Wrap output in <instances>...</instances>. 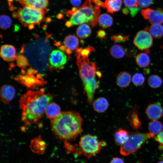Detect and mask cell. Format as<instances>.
<instances>
[{
    "mask_svg": "<svg viewBox=\"0 0 163 163\" xmlns=\"http://www.w3.org/2000/svg\"><path fill=\"white\" fill-rule=\"evenodd\" d=\"M53 98L50 94L41 90L30 91L23 95L19 102L22 121L26 125L37 122Z\"/></svg>",
    "mask_w": 163,
    "mask_h": 163,
    "instance_id": "6da1fadb",
    "label": "cell"
},
{
    "mask_svg": "<svg viewBox=\"0 0 163 163\" xmlns=\"http://www.w3.org/2000/svg\"><path fill=\"white\" fill-rule=\"evenodd\" d=\"M82 123L80 114L75 111L61 112L51 121L56 135L61 139L70 141L75 140L81 133Z\"/></svg>",
    "mask_w": 163,
    "mask_h": 163,
    "instance_id": "7a4b0ae2",
    "label": "cell"
},
{
    "mask_svg": "<svg viewBox=\"0 0 163 163\" xmlns=\"http://www.w3.org/2000/svg\"><path fill=\"white\" fill-rule=\"evenodd\" d=\"M76 55V63L79 75L84 86L87 101L89 104H92L96 90L99 86V84L95 78L96 65L90 61L88 56H82L77 53Z\"/></svg>",
    "mask_w": 163,
    "mask_h": 163,
    "instance_id": "3957f363",
    "label": "cell"
},
{
    "mask_svg": "<svg viewBox=\"0 0 163 163\" xmlns=\"http://www.w3.org/2000/svg\"><path fill=\"white\" fill-rule=\"evenodd\" d=\"M91 0H86L79 8L74 7L66 12L71 25L87 23L96 26L100 13V7L93 5Z\"/></svg>",
    "mask_w": 163,
    "mask_h": 163,
    "instance_id": "277c9868",
    "label": "cell"
},
{
    "mask_svg": "<svg viewBox=\"0 0 163 163\" xmlns=\"http://www.w3.org/2000/svg\"><path fill=\"white\" fill-rule=\"evenodd\" d=\"M106 145L105 142L100 141L96 136L87 134L80 138L78 145H72L71 152L90 158L98 153Z\"/></svg>",
    "mask_w": 163,
    "mask_h": 163,
    "instance_id": "5b68a950",
    "label": "cell"
},
{
    "mask_svg": "<svg viewBox=\"0 0 163 163\" xmlns=\"http://www.w3.org/2000/svg\"><path fill=\"white\" fill-rule=\"evenodd\" d=\"M154 136L150 133H142L136 131L129 133L127 139L120 145V154L126 156L136 152L147 140Z\"/></svg>",
    "mask_w": 163,
    "mask_h": 163,
    "instance_id": "8992f818",
    "label": "cell"
},
{
    "mask_svg": "<svg viewBox=\"0 0 163 163\" xmlns=\"http://www.w3.org/2000/svg\"><path fill=\"white\" fill-rule=\"evenodd\" d=\"M17 18L25 27L40 24L45 12L43 11L29 7L18 8L17 10Z\"/></svg>",
    "mask_w": 163,
    "mask_h": 163,
    "instance_id": "52a82bcc",
    "label": "cell"
},
{
    "mask_svg": "<svg viewBox=\"0 0 163 163\" xmlns=\"http://www.w3.org/2000/svg\"><path fill=\"white\" fill-rule=\"evenodd\" d=\"M153 42L152 37L145 30L138 32L133 40L134 45L140 50H148L152 46Z\"/></svg>",
    "mask_w": 163,
    "mask_h": 163,
    "instance_id": "ba28073f",
    "label": "cell"
},
{
    "mask_svg": "<svg viewBox=\"0 0 163 163\" xmlns=\"http://www.w3.org/2000/svg\"><path fill=\"white\" fill-rule=\"evenodd\" d=\"M141 14L143 18L152 24L163 23V10L161 8L156 9L146 8L142 10Z\"/></svg>",
    "mask_w": 163,
    "mask_h": 163,
    "instance_id": "9c48e42d",
    "label": "cell"
},
{
    "mask_svg": "<svg viewBox=\"0 0 163 163\" xmlns=\"http://www.w3.org/2000/svg\"><path fill=\"white\" fill-rule=\"evenodd\" d=\"M50 65L56 68H61L66 64L67 61L66 54L59 50H53L50 53L49 58Z\"/></svg>",
    "mask_w": 163,
    "mask_h": 163,
    "instance_id": "30bf717a",
    "label": "cell"
},
{
    "mask_svg": "<svg viewBox=\"0 0 163 163\" xmlns=\"http://www.w3.org/2000/svg\"><path fill=\"white\" fill-rule=\"evenodd\" d=\"M145 113L149 120H158L163 116V108L159 103L155 102L150 104L146 109Z\"/></svg>",
    "mask_w": 163,
    "mask_h": 163,
    "instance_id": "8fae6325",
    "label": "cell"
},
{
    "mask_svg": "<svg viewBox=\"0 0 163 163\" xmlns=\"http://www.w3.org/2000/svg\"><path fill=\"white\" fill-rule=\"evenodd\" d=\"M20 4L24 7H29L43 11H48V0H19Z\"/></svg>",
    "mask_w": 163,
    "mask_h": 163,
    "instance_id": "7c38bea8",
    "label": "cell"
},
{
    "mask_svg": "<svg viewBox=\"0 0 163 163\" xmlns=\"http://www.w3.org/2000/svg\"><path fill=\"white\" fill-rule=\"evenodd\" d=\"M0 56L4 60L7 62L14 61L17 57L15 48L10 45H4L1 46Z\"/></svg>",
    "mask_w": 163,
    "mask_h": 163,
    "instance_id": "4fadbf2b",
    "label": "cell"
},
{
    "mask_svg": "<svg viewBox=\"0 0 163 163\" xmlns=\"http://www.w3.org/2000/svg\"><path fill=\"white\" fill-rule=\"evenodd\" d=\"M15 94V90L12 86L9 85L2 86L0 90V98L3 102L9 103L14 98Z\"/></svg>",
    "mask_w": 163,
    "mask_h": 163,
    "instance_id": "5bb4252c",
    "label": "cell"
},
{
    "mask_svg": "<svg viewBox=\"0 0 163 163\" xmlns=\"http://www.w3.org/2000/svg\"><path fill=\"white\" fill-rule=\"evenodd\" d=\"M137 109L136 107L135 106L128 116V119L130 125L134 129L136 130L140 129L141 126Z\"/></svg>",
    "mask_w": 163,
    "mask_h": 163,
    "instance_id": "9a60e30c",
    "label": "cell"
},
{
    "mask_svg": "<svg viewBox=\"0 0 163 163\" xmlns=\"http://www.w3.org/2000/svg\"><path fill=\"white\" fill-rule=\"evenodd\" d=\"M132 80L131 75L128 72L123 71L120 72L116 78L118 86L121 88H126L130 85Z\"/></svg>",
    "mask_w": 163,
    "mask_h": 163,
    "instance_id": "2e32d148",
    "label": "cell"
},
{
    "mask_svg": "<svg viewBox=\"0 0 163 163\" xmlns=\"http://www.w3.org/2000/svg\"><path fill=\"white\" fill-rule=\"evenodd\" d=\"M31 74L20 75L18 77V80L21 83L29 87H34L36 85H41L42 82L31 75Z\"/></svg>",
    "mask_w": 163,
    "mask_h": 163,
    "instance_id": "e0dca14e",
    "label": "cell"
},
{
    "mask_svg": "<svg viewBox=\"0 0 163 163\" xmlns=\"http://www.w3.org/2000/svg\"><path fill=\"white\" fill-rule=\"evenodd\" d=\"M45 112L48 118L52 119L57 117L61 113L59 106L54 102H50L48 105Z\"/></svg>",
    "mask_w": 163,
    "mask_h": 163,
    "instance_id": "ac0fdd59",
    "label": "cell"
},
{
    "mask_svg": "<svg viewBox=\"0 0 163 163\" xmlns=\"http://www.w3.org/2000/svg\"><path fill=\"white\" fill-rule=\"evenodd\" d=\"M94 110L98 113H103L106 110L109 106L107 100L103 97H99L93 101L92 103Z\"/></svg>",
    "mask_w": 163,
    "mask_h": 163,
    "instance_id": "d6986e66",
    "label": "cell"
},
{
    "mask_svg": "<svg viewBox=\"0 0 163 163\" xmlns=\"http://www.w3.org/2000/svg\"><path fill=\"white\" fill-rule=\"evenodd\" d=\"M145 30L155 38H160L163 37V26L161 24H152L149 27H146Z\"/></svg>",
    "mask_w": 163,
    "mask_h": 163,
    "instance_id": "ffe728a7",
    "label": "cell"
},
{
    "mask_svg": "<svg viewBox=\"0 0 163 163\" xmlns=\"http://www.w3.org/2000/svg\"><path fill=\"white\" fill-rule=\"evenodd\" d=\"M104 3L107 12L113 14L120 10L122 5V1L121 0H106Z\"/></svg>",
    "mask_w": 163,
    "mask_h": 163,
    "instance_id": "44dd1931",
    "label": "cell"
},
{
    "mask_svg": "<svg viewBox=\"0 0 163 163\" xmlns=\"http://www.w3.org/2000/svg\"><path fill=\"white\" fill-rule=\"evenodd\" d=\"M63 43L64 46L67 49L74 50L78 48L79 41L75 36L69 34L65 37Z\"/></svg>",
    "mask_w": 163,
    "mask_h": 163,
    "instance_id": "7402d4cb",
    "label": "cell"
},
{
    "mask_svg": "<svg viewBox=\"0 0 163 163\" xmlns=\"http://www.w3.org/2000/svg\"><path fill=\"white\" fill-rule=\"evenodd\" d=\"M135 61L137 65L141 68L148 67L150 62V58L145 53H140L136 56Z\"/></svg>",
    "mask_w": 163,
    "mask_h": 163,
    "instance_id": "603a6c76",
    "label": "cell"
},
{
    "mask_svg": "<svg viewBox=\"0 0 163 163\" xmlns=\"http://www.w3.org/2000/svg\"><path fill=\"white\" fill-rule=\"evenodd\" d=\"M91 33L90 27L86 24H80L78 27L76 34L77 36L81 39H85L88 37Z\"/></svg>",
    "mask_w": 163,
    "mask_h": 163,
    "instance_id": "cb8c5ba5",
    "label": "cell"
},
{
    "mask_svg": "<svg viewBox=\"0 0 163 163\" xmlns=\"http://www.w3.org/2000/svg\"><path fill=\"white\" fill-rule=\"evenodd\" d=\"M129 133L126 131L120 129L115 133L114 140L116 144L118 145H121L127 139Z\"/></svg>",
    "mask_w": 163,
    "mask_h": 163,
    "instance_id": "d4e9b609",
    "label": "cell"
},
{
    "mask_svg": "<svg viewBox=\"0 0 163 163\" xmlns=\"http://www.w3.org/2000/svg\"><path fill=\"white\" fill-rule=\"evenodd\" d=\"M113 19L110 15L104 13L100 15L98 22L100 26L105 29L111 27L113 24Z\"/></svg>",
    "mask_w": 163,
    "mask_h": 163,
    "instance_id": "484cf974",
    "label": "cell"
},
{
    "mask_svg": "<svg viewBox=\"0 0 163 163\" xmlns=\"http://www.w3.org/2000/svg\"><path fill=\"white\" fill-rule=\"evenodd\" d=\"M110 53L113 57L119 59L124 56L126 52L122 46L118 44H115L110 48Z\"/></svg>",
    "mask_w": 163,
    "mask_h": 163,
    "instance_id": "4316f807",
    "label": "cell"
},
{
    "mask_svg": "<svg viewBox=\"0 0 163 163\" xmlns=\"http://www.w3.org/2000/svg\"><path fill=\"white\" fill-rule=\"evenodd\" d=\"M148 129L149 133L157 135L160 133L163 129L162 123L158 120L150 121L148 125Z\"/></svg>",
    "mask_w": 163,
    "mask_h": 163,
    "instance_id": "83f0119b",
    "label": "cell"
},
{
    "mask_svg": "<svg viewBox=\"0 0 163 163\" xmlns=\"http://www.w3.org/2000/svg\"><path fill=\"white\" fill-rule=\"evenodd\" d=\"M148 83L150 87L153 88H157L161 86L162 83V80L161 78L158 75H152L148 78Z\"/></svg>",
    "mask_w": 163,
    "mask_h": 163,
    "instance_id": "f1b7e54d",
    "label": "cell"
},
{
    "mask_svg": "<svg viewBox=\"0 0 163 163\" xmlns=\"http://www.w3.org/2000/svg\"><path fill=\"white\" fill-rule=\"evenodd\" d=\"M12 21L8 16L2 15L0 16V25L1 28L3 30L9 28L11 26Z\"/></svg>",
    "mask_w": 163,
    "mask_h": 163,
    "instance_id": "f546056e",
    "label": "cell"
},
{
    "mask_svg": "<svg viewBox=\"0 0 163 163\" xmlns=\"http://www.w3.org/2000/svg\"><path fill=\"white\" fill-rule=\"evenodd\" d=\"M145 80V77L141 73H136L134 74L132 78L133 83L137 86L142 85L144 83Z\"/></svg>",
    "mask_w": 163,
    "mask_h": 163,
    "instance_id": "4dcf8cb0",
    "label": "cell"
},
{
    "mask_svg": "<svg viewBox=\"0 0 163 163\" xmlns=\"http://www.w3.org/2000/svg\"><path fill=\"white\" fill-rule=\"evenodd\" d=\"M16 59L17 66L20 68L25 67L28 65L27 58L23 55L17 56Z\"/></svg>",
    "mask_w": 163,
    "mask_h": 163,
    "instance_id": "1f68e13d",
    "label": "cell"
},
{
    "mask_svg": "<svg viewBox=\"0 0 163 163\" xmlns=\"http://www.w3.org/2000/svg\"><path fill=\"white\" fill-rule=\"evenodd\" d=\"M94 48L91 46H89L85 49L78 48L76 49V53H79L82 56H87L89 55L91 51H94Z\"/></svg>",
    "mask_w": 163,
    "mask_h": 163,
    "instance_id": "d6a6232c",
    "label": "cell"
},
{
    "mask_svg": "<svg viewBox=\"0 0 163 163\" xmlns=\"http://www.w3.org/2000/svg\"><path fill=\"white\" fill-rule=\"evenodd\" d=\"M125 5L127 7L133 8L138 6V0H123Z\"/></svg>",
    "mask_w": 163,
    "mask_h": 163,
    "instance_id": "836d02e7",
    "label": "cell"
},
{
    "mask_svg": "<svg viewBox=\"0 0 163 163\" xmlns=\"http://www.w3.org/2000/svg\"><path fill=\"white\" fill-rule=\"evenodd\" d=\"M129 37L128 36H123L121 34H119L117 35H114L111 37V38L115 43L120 42L126 41L127 39Z\"/></svg>",
    "mask_w": 163,
    "mask_h": 163,
    "instance_id": "e575fe53",
    "label": "cell"
},
{
    "mask_svg": "<svg viewBox=\"0 0 163 163\" xmlns=\"http://www.w3.org/2000/svg\"><path fill=\"white\" fill-rule=\"evenodd\" d=\"M153 0H138V4L141 8H146L152 4Z\"/></svg>",
    "mask_w": 163,
    "mask_h": 163,
    "instance_id": "d590c367",
    "label": "cell"
},
{
    "mask_svg": "<svg viewBox=\"0 0 163 163\" xmlns=\"http://www.w3.org/2000/svg\"><path fill=\"white\" fill-rule=\"evenodd\" d=\"M154 139L160 146L163 147V129L160 133L155 136Z\"/></svg>",
    "mask_w": 163,
    "mask_h": 163,
    "instance_id": "8d00e7d4",
    "label": "cell"
},
{
    "mask_svg": "<svg viewBox=\"0 0 163 163\" xmlns=\"http://www.w3.org/2000/svg\"><path fill=\"white\" fill-rule=\"evenodd\" d=\"M71 3L75 7H79L82 2V0H70Z\"/></svg>",
    "mask_w": 163,
    "mask_h": 163,
    "instance_id": "74e56055",
    "label": "cell"
},
{
    "mask_svg": "<svg viewBox=\"0 0 163 163\" xmlns=\"http://www.w3.org/2000/svg\"><path fill=\"white\" fill-rule=\"evenodd\" d=\"M96 5L100 7L104 8L105 7L104 3H103L101 0H91Z\"/></svg>",
    "mask_w": 163,
    "mask_h": 163,
    "instance_id": "f35d334b",
    "label": "cell"
},
{
    "mask_svg": "<svg viewBox=\"0 0 163 163\" xmlns=\"http://www.w3.org/2000/svg\"><path fill=\"white\" fill-rule=\"evenodd\" d=\"M97 35L101 38H104L106 35V33L105 31L103 30H99L97 33Z\"/></svg>",
    "mask_w": 163,
    "mask_h": 163,
    "instance_id": "ab89813d",
    "label": "cell"
},
{
    "mask_svg": "<svg viewBox=\"0 0 163 163\" xmlns=\"http://www.w3.org/2000/svg\"><path fill=\"white\" fill-rule=\"evenodd\" d=\"M110 163H124L123 160L118 157L113 158L110 161Z\"/></svg>",
    "mask_w": 163,
    "mask_h": 163,
    "instance_id": "60d3db41",
    "label": "cell"
},
{
    "mask_svg": "<svg viewBox=\"0 0 163 163\" xmlns=\"http://www.w3.org/2000/svg\"><path fill=\"white\" fill-rule=\"evenodd\" d=\"M96 74H97V75L100 78L101 77V72L99 71H96Z\"/></svg>",
    "mask_w": 163,
    "mask_h": 163,
    "instance_id": "b9f144b4",
    "label": "cell"
},
{
    "mask_svg": "<svg viewBox=\"0 0 163 163\" xmlns=\"http://www.w3.org/2000/svg\"><path fill=\"white\" fill-rule=\"evenodd\" d=\"M60 49L62 51H66V47L65 46H62L60 47Z\"/></svg>",
    "mask_w": 163,
    "mask_h": 163,
    "instance_id": "7bdbcfd3",
    "label": "cell"
},
{
    "mask_svg": "<svg viewBox=\"0 0 163 163\" xmlns=\"http://www.w3.org/2000/svg\"><path fill=\"white\" fill-rule=\"evenodd\" d=\"M128 12V10L126 8H124L123 10V14H126Z\"/></svg>",
    "mask_w": 163,
    "mask_h": 163,
    "instance_id": "ee69618b",
    "label": "cell"
},
{
    "mask_svg": "<svg viewBox=\"0 0 163 163\" xmlns=\"http://www.w3.org/2000/svg\"><path fill=\"white\" fill-rule=\"evenodd\" d=\"M63 17V15L62 14L59 13V14L57 16V18L58 19H61Z\"/></svg>",
    "mask_w": 163,
    "mask_h": 163,
    "instance_id": "f6af8a7d",
    "label": "cell"
},
{
    "mask_svg": "<svg viewBox=\"0 0 163 163\" xmlns=\"http://www.w3.org/2000/svg\"><path fill=\"white\" fill-rule=\"evenodd\" d=\"M157 163H163V156H162L160 158V160Z\"/></svg>",
    "mask_w": 163,
    "mask_h": 163,
    "instance_id": "bcb514c9",
    "label": "cell"
},
{
    "mask_svg": "<svg viewBox=\"0 0 163 163\" xmlns=\"http://www.w3.org/2000/svg\"><path fill=\"white\" fill-rule=\"evenodd\" d=\"M65 51L68 54H70L71 53V50L68 49H66Z\"/></svg>",
    "mask_w": 163,
    "mask_h": 163,
    "instance_id": "7dc6e473",
    "label": "cell"
},
{
    "mask_svg": "<svg viewBox=\"0 0 163 163\" xmlns=\"http://www.w3.org/2000/svg\"><path fill=\"white\" fill-rule=\"evenodd\" d=\"M46 21L47 22H49L51 21V18H46Z\"/></svg>",
    "mask_w": 163,
    "mask_h": 163,
    "instance_id": "c3c4849f",
    "label": "cell"
},
{
    "mask_svg": "<svg viewBox=\"0 0 163 163\" xmlns=\"http://www.w3.org/2000/svg\"><path fill=\"white\" fill-rule=\"evenodd\" d=\"M9 2H12L13 0H8Z\"/></svg>",
    "mask_w": 163,
    "mask_h": 163,
    "instance_id": "681fc988",
    "label": "cell"
},
{
    "mask_svg": "<svg viewBox=\"0 0 163 163\" xmlns=\"http://www.w3.org/2000/svg\"><path fill=\"white\" fill-rule=\"evenodd\" d=\"M136 163H141L140 161H138Z\"/></svg>",
    "mask_w": 163,
    "mask_h": 163,
    "instance_id": "f907efd6",
    "label": "cell"
},
{
    "mask_svg": "<svg viewBox=\"0 0 163 163\" xmlns=\"http://www.w3.org/2000/svg\"><path fill=\"white\" fill-rule=\"evenodd\" d=\"M161 47L163 49V45L161 46Z\"/></svg>",
    "mask_w": 163,
    "mask_h": 163,
    "instance_id": "816d5d0a",
    "label": "cell"
}]
</instances>
